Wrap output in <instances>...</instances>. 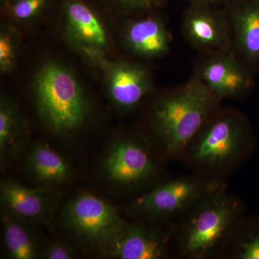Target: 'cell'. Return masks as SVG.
<instances>
[{"mask_svg": "<svg viewBox=\"0 0 259 259\" xmlns=\"http://www.w3.org/2000/svg\"><path fill=\"white\" fill-rule=\"evenodd\" d=\"M18 54V40L13 30L4 27L0 33V69L9 72L16 64Z\"/></svg>", "mask_w": 259, "mask_h": 259, "instance_id": "20", "label": "cell"}, {"mask_svg": "<svg viewBox=\"0 0 259 259\" xmlns=\"http://www.w3.org/2000/svg\"><path fill=\"white\" fill-rule=\"evenodd\" d=\"M258 75H259V73H258Z\"/></svg>", "mask_w": 259, "mask_h": 259, "instance_id": "25", "label": "cell"}, {"mask_svg": "<svg viewBox=\"0 0 259 259\" xmlns=\"http://www.w3.org/2000/svg\"><path fill=\"white\" fill-rule=\"evenodd\" d=\"M124 10L143 13L156 10L164 6L167 0H113Z\"/></svg>", "mask_w": 259, "mask_h": 259, "instance_id": "23", "label": "cell"}, {"mask_svg": "<svg viewBox=\"0 0 259 259\" xmlns=\"http://www.w3.org/2000/svg\"><path fill=\"white\" fill-rule=\"evenodd\" d=\"M25 164V170L32 180L42 185H62L72 175L69 161L44 144H37L32 148Z\"/></svg>", "mask_w": 259, "mask_h": 259, "instance_id": "16", "label": "cell"}, {"mask_svg": "<svg viewBox=\"0 0 259 259\" xmlns=\"http://www.w3.org/2000/svg\"><path fill=\"white\" fill-rule=\"evenodd\" d=\"M256 75L232 50L213 55L201 54L192 76L223 100L240 98L251 93Z\"/></svg>", "mask_w": 259, "mask_h": 259, "instance_id": "7", "label": "cell"}, {"mask_svg": "<svg viewBox=\"0 0 259 259\" xmlns=\"http://www.w3.org/2000/svg\"><path fill=\"white\" fill-rule=\"evenodd\" d=\"M22 221L10 214L3 219L5 250L13 259L39 258L41 245H38L32 232Z\"/></svg>", "mask_w": 259, "mask_h": 259, "instance_id": "18", "label": "cell"}, {"mask_svg": "<svg viewBox=\"0 0 259 259\" xmlns=\"http://www.w3.org/2000/svg\"><path fill=\"white\" fill-rule=\"evenodd\" d=\"M75 256V250L60 241L49 242L40 248V257L46 259H71Z\"/></svg>", "mask_w": 259, "mask_h": 259, "instance_id": "22", "label": "cell"}, {"mask_svg": "<svg viewBox=\"0 0 259 259\" xmlns=\"http://www.w3.org/2000/svg\"><path fill=\"white\" fill-rule=\"evenodd\" d=\"M241 259H259V223L243 237L237 251Z\"/></svg>", "mask_w": 259, "mask_h": 259, "instance_id": "21", "label": "cell"}, {"mask_svg": "<svg viewBox=\"0 0 259 259\" xmlns=\"http://www.w3.org/2000/svg\"><path fill=\"white\" fill-rule=\"evenodd\" d=\"M61 10L70 40L87 59L99 66L106 59L108 36L96 10L86 0H64Z\"/></svg>", "mask_w": 259, "mask_h": 259, "instance_id": "9", "label": "cell"}, {"mask_svg": "<svg viewBox=\"0 0 259 259\" xmlns=\"http://www.w3.org/2000/svg\"><path fill=\"white\" fill-rule=\"evenodd\" d=\"M63 221L81 243L106 254L125 234L129 225L106 201L80 194L66 204Z\"/></svg>", "mask_w": 259, "mask_h": 259, "instance_id": "4", "label": "cell"}, {"mask_svg": "<svg viewBox=\"0 0 259 259\" xmlns=\"http://www.w3.org/2000/svg\"><path fill=\"white\" fill-rule=\"evenodd\" d=\"M102 171L113 185L132 187L151 180L156 174V166L145 145L138 140L123 138L107 150Z\"/></svg>", "mask_w": 259, "mask_h": 259, "instance_id": "8", "label": "cell"}, {"mask_svg": "<svg viewBox=\"0 0 259 259\" xmlns=\"http://www.w3.org/2000/svg\"><path fill=\"white\" fill-rule=\"evenodd\" d=\"M158 10L141 13L127 22L124 44L130 52L146 59L163 57L171 50V35L166 20Z\"/></svg>", "mask_w": 259, "mask_h": 259, "instance_id": "13", "label": "cell"}, {"mask_svg": "<svg viewBox=\"0 0 259 259\" xmlns=\"http://www.w3.org/2000/svg\"><path fill=\"white\" fill-rule=\"evenodd\" d=\"M39 114L54 133L76 132L88 117V99L75 75L59 63L40 68L33 83Z\"/></svg>", "mask_w": 259, "mask_h": 259, "instance_id": "2", "label": "cell"}, {"mask_svg": "<svg viewBox=\"0 0 259 259\" xmlns=\"http://www.w3.org/2000/svg\"><path fill=\"white\" fill-rule=\"evenodd\" d=\"M204 198L191 214L181 236L182 250L194 258H204L214 251L241 210V204L222 192Z\"/></svg>", "mask_w": 259, "mask_h": 259, "instance_id": "5", "label": "cell"}, {"mask_svg": "<svg viewBox=\"0 0 259 259\" xmlns=\"http://www.w3.org/2000/svg\"><path fill=\"white\" fill-rule=\"evenodd\" d=\"M46 190L25 187L15 181L1 182L2 203L9 214L23 221H40L47 217L52 207Z\"/></svg>", "mask_w": 259, "mask_h": 259, "instance_id": "14", "label": "cell"}, {"mask_svg": "<svg viewBox=\"0 0 259 259\" xmlns=\"http://www.w3.org/2000/svg\"><path fill=\"white\" fill-rule=\"evenodd\" d=\"M167 253L166 242L153 230L143 225H129L109 256L120 259H159Z\"/></svg>", "mask_w": 259, "mask_h": 259, "instance_id": "15", "label": "cell"}, {"mask_svg": "<svg viewBox=\"0 0 259 259\" xmlns=\"http://www.w3.org/2000/svg\"><path fill=\"white\" fill-rule=\"evenodd\" d=\"M231 20L233 51L259 73V0H228L223 5Z\"/></svg>", "mask_w": 259, "mask_h": 259, "instance_id": "12", "label": "cell"}, {"mask_svg": "<svg viewBox=\"0 0 259 259\" xmlns=\"http://www.w3.org/2000/svg\"><path fill=\"white\" fill-rule=\"evenodd\" d=\"M253 135L241 112L216 110L187 148L194 164L214 169L230 164L253 147Z\"/></svg>", "mask_w": 259, "mask_h": 259, "instance_id": "3", "label": "cell"}, {"mask_svg": "<svg viewBox=\"0 0 259 259\" xmlns=\"http://www.w3.org/2000/svg\"><path fill=\"white\" fill-rule=\"evenodd\" d=\"M181 30L186 42L201 54L233 50L231 23L224 6L189 4L182 15Z\"/></svg>", "mask_w": 259, "mask_h": 259, "instance_id": "6", "label": "cell"}, {"mask_svg": "<svg viewBox=\"0 0 259 259\" xmlns=\"http://www.w3.org/2000/svg\"><path fill=\"white\" fill-rule=\"evenodd\" d=\"M99 67L105 71L110 100L122 111L136 108L152 90V75L143 64L105 59Z\"/></svg>", "mask_w": 259, "mask_h": 259, "instance_id": "10", "label": "cell"}, {"mask_svg": "<svg viewBox=\"0 0 259 259\" xmlns=\"http://www.w3.org/2000/svg\"><path fill=\"white\" fill-rule=\"evenodd\" d=\"M8 13L16 21L29 23L38 18L51 5V0H4Z\"/></svg>", "mask_w": 259, "mask_h": 259, "instance_id": "19", "label": "cell"}, {"mask_svg": "<svg viewBox=\"0 0 259 259\" xmlns=\"http://www.w3.org/2000/svg\"><path fill=\"white\" fill-rule=\"evenodd\" d=\"M206 187L198 181L176 179L158 185L140 197L135 207L151 217H171L202 199Z\"/></svg>", "mask_w": 259, "mask_h": 259, "instance_id": "11", "label": "cell"}, {"mask_svg": "<svg viewBox=\"0 0 259 259\" xmlns=\"http://www.w3.org/2000/svg\"><path fill=\"white\" fill-rule=\"evenodd\" d=\"M183 1L187 2L189 4L213 5L223 6L228 0H183Z\"/></svg>", "mask_w": 259, "mask_h": 259, "instance_id": "24", "label": "cell"}, {"mask_svg": "<svg viewBox=\"0 0 259 259\" xmlns=\"http://www.w3.org/2000/svg\"><path fill=\"white\" fill-rule=\"evenodd\" d=\"M221 100L194 76L158 97L151 123L165 152L175 156L186 149Z\"/></svg>", "mask_w": 259, "mask_h": 259, "instance_id": "1", "label": "cell"}, {"mask_svg": "<svg viewBox=\"0 0 259 259\" xmlns=\"http://www.w3.org/2000/svg\"><path fill=\"white\" fill-rule=\"evenodd\" d=\"M24 142L21 117L15 103L7 97L0 102V160L5 167L20 152Z\"/></svg>", "mask_w": 259, "mask_h": 259, "instance_id": "17", "label": "cell"}]
</instances>
